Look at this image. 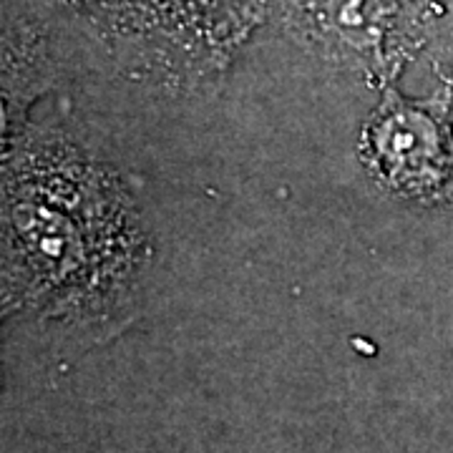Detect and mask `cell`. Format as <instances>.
Wrapping results in <instances>:
<instances>
[{"instance_id": "4", "label": "cell", "mask_w": 453, "mask_h": 453, "mask_svg": "<svg viewBox=\"0 0 453 453\" xmlns=\"http://www.w3.org/2000/svg\"><path fill=\"white\" fill-rule=\"evenodd\" d=\"M372 127L371 146H395V154L375 157V162L393 164L386 172L398 189L416 195L453 192V131L446 101L395 104Z\"/></svg>"}, {"instance_id": "2", "label": "cell", "mask_w": 453, "mask_h": 453, "mask_svg": "<svg viewBox=\"0 0 453 453\" xmlns=\"http://www.w3.org/2000/svg\"><path fill=\"white\" fill-rule=\"evenodd\" d=\"M53 13L81 20L91 35L144 50L211 53L257 16L255 0H49Z\"/></svg>"}, {"instance_id": "3", "label": "cell", "mask_w": 453, "mask_h": 453, "mask_svg": "<svg viewBox=\"0 0 453 453\" xmlns=\"http://www.w3.org/2000/svg\"><path fill=\"white\" fill-rule=\"evenodd\" d=\"M257 13L277 11L312 41L363 56L403 50L423 38V0H255Z\"/></svg>"}, {"instance_id": "1", "label": "cell", "mask_w": 453, "mask_h": 453, "mask_svg": "<svg viewBox=\"0 0 453 453\" xmlns=\"http://www.w3.org/2000/svg\"><path fill=\"white\" fill-rule=\"evenodd\" d=\"M64 146L41 142L5 169V308L106 338L131 320L142 234L109 169Z\"/></svg>"}]
</instances>
